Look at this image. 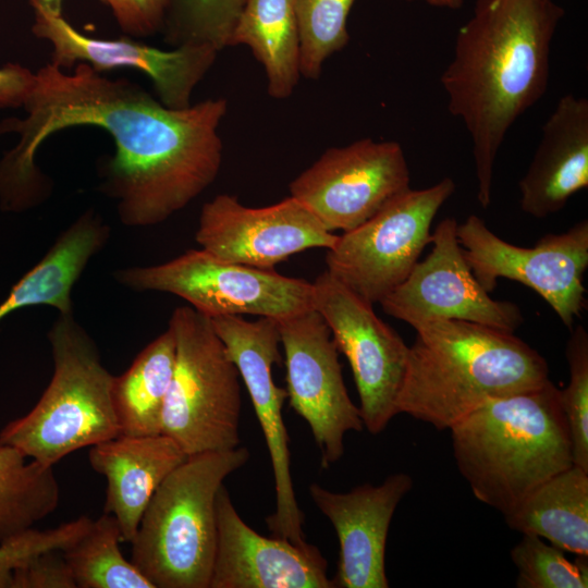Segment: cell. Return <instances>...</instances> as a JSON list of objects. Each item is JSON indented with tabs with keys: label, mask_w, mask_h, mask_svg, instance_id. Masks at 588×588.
<instances>
[{
	"label": "cell",
	"mask_w": 588,
	"mask_h": 588,
	"mask_svg": "<svg viewBox=\"0 0 588 588\" xmlns=\"http://www.w3.org/2000/svg\"><path fill=\"white\" fill-rule=\"evenodd\" d=\"M23 109L24 119L0 124V135L19 137L0 160V203L8 210L26 209L48 194L35 157L48 137L70 127L111 136L114 155L105 164L102 191L126 226L166 221L212 184L221 167L224 98L172 109L130 79L109 78L84 63L66 73L48 62L35 72Z\"/></svg>",
	"instance_id": "1"
},
{
	"label": "cell",
	"mask_w": 588,
	"mask_h": 588,
	"mask_svg": "<svg viewBox=\"0 0 588 588\" xmlns=\"http://www.w3.org/2000/svg\"><path fill=\"white\" fill-rule=\"evenodd\" d=\"M564 9L553 0H476L441 75L448 109L473 144L477 200L491 204L497 156L513 124L544 95L553 36Z\"/></svg>",
	"instance_id": "2"
},
{
	"label": "cell",
	"mask_w": 588,
	"mask_h": 588,
	"mask_svg": "<svg viewBox=\"0 0 588 588\" xmlns=\"http://www.w3.org/2000/svg\"><path fill=\"white\" fill-rule=\"evenodd\" d=\"M399 414L446 430L483 403L544 384L547 360L514 333L463 320L414 328Z\"/></svg>",
	"instance_id": "3"
},
{
	"label": "cell",
	"mask_w": 588,
	"mask_h": 588,
	"mask_svg": "<svg viewBox=\"0 0 588 588\" xmlns=\"http://www.w3.org/2000/svg\"><path fill=\"white\" fill-rule=\"evenodd\" d=\"M449 430L456 466L473 494L503 515L573 465L561 390L550 379L483 403Z\"/></svg>",
	"instance_id": "4"
},
{
	"label": "cell",
	"mask_w": 588,
	"mask_h": 588,
	"mask_svg": "<svg viewBox=\"0 0 588 588\" xmlns=\"http://www.w3.org/2000/svg\"><path fill=\"white\" fill-rule=\"evenodd\" d=\"M249 456L244 446L189 455L158 487L131 541V562L154 588H209L217 494Z\"/></svg>",
	"instance_id": "5"
},
{
	"label": "cell",
	"mask_w": 588,
	"mask_h": 588,
	"mask_svg": "<svg viewBox=\"0 0 588 588\" xmlns=\"http://www.w3.org/2000/svg\"><path fill=\"white\" fill-rule=\"evenodd\" d=\"M51 381L26 415L0 431L9 445L45 466L120 434L112 403L113 376L73 314H59L48 333Z\"/></svg>",
	"instance_id": "6"
},
{
	"label": "cell",
	"mask_w": 588,
	"mask_h": 588,
	"mask_svg": "<svg viewBox=\"0 0 588 588\" xmlns=\"http://www.w3.org/2000/svg\"><path fill=\"white\" fill-rule=\"evenodd\" d=\"M175 365L162 414V433L189 456L240 444V373L209 317L174 309Z\"/></svg>",
	"instance_id": "7"
},
{
	"label": "cell",
	"mask_w": 588,
	"mask_h": 588,
	"mask_svg": "<svg viewBox=\"0 0 588 588\" xmlns=\"http://www.w3.org/2000/svg\"><path fill=\"white\" fill-rule=\"evenodd\" d=\"M114 278L134 291L176 295L209 318L255 315L280 320L313 308V285L306 280L222 261L201 248L164 264L119 269Z\"/></svg>",
	"instance_id": "8"
},
{
	"label": "cell",
	"mask_w": 588,
	"mask_h": 588,
	"mask_svg": "<svg viewBox=\"0 0 588 588\" xmlns=\"http://www.w3.org/2000/svg\"><path fill=\"white\" fill-rule=\"evenodd\" d=\"M455 192L451 177L403 192L373 217L343 232L327 249V271L370 304H379L411 273L442 205Z\"/></svg>",
	"instance_id": "9"
},
{
	"label": "cell",
	"mask_w": 588,
	"mask_h": 588,
	"mask_svg": "<svg viewBox=\"0 0 588 588\" xmlns=\"http://www.w3.org/2000/svg\"><path fill=\"white\" fill-rule=\"evenodd\" d=\"M466 262L489 293L500 278L536 291L569 330L586 306L584 274L588 267V221L562 233L543 235L534 247L513 245L494 234L476 215L457 223Z\"/></svg>",
	"instance_id": "10"
},
{
	"label": "cell",
	"mask_w": 588,
	"mask_h": 588,
	"mask_svg": "<svg viewBox=\"0 0 588 588\" xmlns=\"http://www.w3.org/2000/svg\"><path fill=\"white\" fill-rule=\"evenodd\" d=\"M313 285V308L328 324L339 352L348 360L359 397L364 428L379 434L396 416L408 348L400 334L327 270Z\"/></svg>",
	"instance_id": "11"
},
{
	"label": "cell",
	"mask_w": 588,
	"mask_h": 588,
	"mask_svg": "<svg viewBox=\"0 0 588 588\" xmlns=\"http://www.w3.org/2000/svg\"><path fill=\"white\" fill-rule=\"evenodd\" d=\"M402 146L363 138L327 149L290 183L302 203L330 232H348L411 188Z\"/></svg>",
	"instance_id": "12"
},
{
	"label": "cell",
	"mask_w": 588,
	"mask_h": 588,
	"mask_svg": "<svg viewBox=\"0 0 588 588\" xmlns=\"http://www.w3.org/2000/svg\"><path fill=\"white\" fill-rule=\"evenodd\" d=\"M210 320L247 389L268 449L275 510L266 518L267 526L272 536L306 544L304 513L294 491L289 434L282 415L287 394L272 378V366L281 362L279 322L270 317L248 321L237 315Z\"/></svg>",
	"instance_id": "13"
},
{
	"label": "cell",
	"mask_w": 588,
	"mask_h": 588,
	"mask_svg": "<svg viewBox=\"0 0 588 588\" xmlns=\"http://www.w3.org/2000/svg\"><path fill=\"white\" fill-rule=\"evenodd\" d=\"M278 322L289 404L308 424L327 469L344 454L345 434L364 429L359 408L347 393L339 350L322 316L309 308Z\"/></svg>",
	"instance_id": "14"
},
{
	"label": "cell",
	"mask_w": 588,
	"mask_h": 588,
	"mask_svg": "<svg viewBox=\"0 0 588 588\" xmlns=\"http://www.w3.org/2000/svg\"><path fill=\"white\" fill-rule=\"evenodd\" d=\"M34 21L32 33L51 46L50 63L64 70L78 63L97 72L132 69L145 74L154 85L157 98L166 107L191 106L196 86L213 65L218 52L208 46H179L161 49L122 38L87 36L65 20L61 10L40 0H28Z\"/></svg>",
	"instance_id": "15"
},
{
	"label": "cell",
	"mask_w": 588,
	"mask_h": 588,
	"mask_svg": "<svg viewBox=\"0 0 588 588\" xmlns=\"http://www.w3.org/2000/svg\"><path fill=\"white\" fill-rule=\"evenodd\" d=\"M454 218L441 220L432 249L408 277L379 304L382 310L413 328L437 320H463L514 333L523 323L519 307L493 299L466 262Z\"/></svg>",
	"instance_id": "16"
},
{
	"label": "cell",
	"mask_w": 588,
	"mask_h": 588,
	"mask_svg": "<svg viewBox=\"0 0 588 588\" xmlns=\"http://www.w3.org/2000/svg\"><path fill=\"white\" fill-rule=\"evenodd\" d=\"M338 236L292 196L253 208L220 194L204 204L195 240L222 261L273 269L306 249L332 248Z\"/></svg>",
	"instance_id": "17"
},
{
	"label": "cell",
	"mask_w": 588,
	"mask_h": 588,
	"mask_svg": "<svg viewBox=\"0 0 588 588\" xmlns=\"http://www.w3.org/2000/svg\"><path fill=\"white\" fill-rule=\"evenodd\" d=\"M216 514L209 588H333L319 548L258 534L240 516L224 485L217 494Z\"/></svg>",
	"instance_id": "18"
},
{
	"label": "cell",
	"mask_w": 588,
	"mask_h": 588,
	"mask_svg": "<svg viewBox=\"0 0 588 588\" xmlns=\"http://www.w3.org/2000/svg\"><path fill=\"white\" fill-rule=\"evenodd\" d=\"M412 488L413 479L406 473L344 493L309 485L313 502L330 520L339 540L333 588L389 587L384 562L389 528L399 503Z\"/></svg>",
	"instance_id": "19"
},
{
	"label": "cell",
	"mask_w": 588,
	"mask_h": 588,
	"mask_svg": "<svg viewBox=\"0 0 588 588\" xmlns=\"http://www.w3.org/2000/svg\"><path fill=\"white\" fill-rule=\"evenodd\" d=\"M587 186L588 100L566 94L542 125L537 149L518 183L519 206L534 218H547Z\"/></svg>",
	"instance_id": "20"
},
{
	"label": "cell",
	"mask_w": 588,
	"mask_h": 588,
	"mask_svg": "<svg viewBox=\"0 0 588 588\" xmlns=\"http://www.w3.org/2000/svg\"><path fill=\"white\" fill-rule=\"evenodd\" d=\"M187 455L170 437L117 436L91 445L88 460L105 476V513L115 517L122 541L131 542L154 493Z\"/></svg>",
	"instance_id": "21"
},
{
	"label": "cell",
	"mask_w": 588,
	"mask_h": 588,
	"mask_svg": "<svg viewBox=\"0 0 588 588\" xmlns=\"http://www.w3.org/2000/svg\"><path fill=\"white\" fill-rule=\"evenodd\" d=\"M108 237L109 228L98 215L88 210L79 216L13 285L0 304V322L19 309L39 305L73 314L72 289Z\"/></svg>",
	"instance_id": "22"
},
{
	"label": "cell",
	"mask_w": 588,
	"mask_h": 588,
	"mask_svg": "<svg viewBox=\"0 0 588 588\" xmlns=\"http://www.w3.org/2000/svg\"><path fill=\"white\" fill-rule=\"evenodd\" d=\"M506 525L575 555H588V471L572 465L505 513Z\"/></svg>",
	"instance_id": "23"
},
{
	"label": "cell",
	"mask_w": 588,
	"mask_h": 588,
	"mask_svg": "<svg viewBox=\"0 0 588 588\" xmlns=\"http://www.w3.org/2000/svg\"><path fill=\"white\" fill-rule=\"evenodd\" d=\"M248 47L262 65L268 95L290 97L301 76L299 33L294 0H245L230 47Z\"/></svg>",
	"instance_id": "24"
},
{
	"label": "cell",
	"mask_w": 588,
	"mask_h": 588,
	"mask_svg": "<svg viewBox=\"0 0 588 588\" xmlns=\"http://www.w3.org/2000/svg\"><path fill=\"white\" fill-rule=\"evenodd\" d=\"M175 338L168 329L150 342L112 382L120 434L162 433V414L175 365ZM119 434V436H120Z\"/></svg>",
	"instance_id": "25"
},
{
	"label": "cell",
	"mask_w": 588,
	"mask_h": 588,
	"mask_svg": "<svg viewBox=\"0 0 588 588\" xmlns=\"http://www.w3.org/2000/svg\"><path fill=\"white\" fill-rule=\"evenodd\" d=\"M27 460L15 448L0 445V543L32 529L59 504L52 466Z\"/></svg>",
	"instance_id": "26"
},
{
	"label": "cell",
	"mask_w": 588,
	"mask_h": 588,
	"mask_svg": "<svg viewBox=\"0 0 588 588\" xmlns=\"http://www.w3.org/2000/svg\"><path fill=\"white\" fill-rule=\"evenodd\" d=\"M121 531L113 515L103 513L63 556L78 588H154L119 548Z\"/></svg>",
	"instance_id": "27"
},
{
	"label": "cell",
	"mask_w": 588,
	"mask_h": 588,
	"mask_svg": "<svg viewBox=\"0 0 588 588\" xmlns=\"http://www.w3.org/2000/svg\"><path fill=\"white\" fill-rule=\"evenodd\" d=\"M245 0H168L162 30L172 46L230 47Z\"/></svg>",
	"instance_id": "28"
},
{
	"label": "cell",
	"mask_w": 588,
	"mask_h": 588,
	"mask_svg": "<svg viewBox=\"0 0 588 588\" xmlns=\"http://www.w3.org/2000/svg\"><path fill=\"white\" fill-rule=\"evenodd\" d=\"M355 0H294L301 75L320 76L324 61L350 41L347 17Z\"/></svg>",
	"instance_id": "29"
},
{
	"label": "cell",
	"mask_w": 588,
	"mask_h": 588,
	"mask_svg": "<svg viewBox=\"0 0 588 588\" xmlns=\"http://www.w3.org/2000/svg\"><path fill=\"white\" fill-rule=\"evenodd\" d=\"M510 554L517 588L588 587V555L569 561L564 550L535 535H523Z\"/></svg>",
	"instance_id": "30"
},
{
	"label": "cell",
	"mask_w": 588,
	"mask_h": 588,
	"mask_svg": "<svg viewBox=\"0 0 588 588\" xmlns=\"http://www.w3.org/2000/svg\"><path fill=\"white\" fill-rule=\"evenodd\" d=\"M565 356L569 382L561 390V404L568 426L573 464L588 471V333L583 326L571 329Z\"/></svg>",
	"instance_id": "31"
},
{
	"label": "cell",
	"mask_w": 588,
	"mask_h": 588,
	"mask_svg": "<svg viewBox=\"0 0 588 588\" xmlns=\"http://www.w3.org/2000/svg\"><path fill=\"white\" fill-rule=\"evenodd\" d=\"M91 519L81 516L57 528H34L0 543V588H11L13 572L37 554L49 550H66L88 528Z\"/></svg>",
	"instance_id": "32"
},
{
	"label": "cell",
	"mask_w": 588,
	"mask_h": 588,
	"mask_svg": "<svg viewBox=\"0 0 588 588\" xmlns=\"http://www.w3.org/2000/svg\"><path fill=\"white\" fill-rule=\"evenodd\" d=\"M11 588H76L61 550L41 552L13 572Z\"/></svg>",
	"instance_id": "33"
},
{
	"label": "cell",
	"mask_w": 588,
	"mask_h": 588,
	"mask_svg": "<svg viewBox=\"0 0 588 588\" xmlns=\"http://www.w3.org/2000/svg\"><path fill=\"white\" fill-rule=\"evenodd\" d=\"M110 8L121 30L143 38L162 30L168 0H102Z\"/></svg>",
	"instance_id": "34"
},
{
	"label": "cell",
	"mask_w": 588,
	"mask_h": 588,
	"mask_svg": "<svg viewBox=\"0 0 588 588\" xmlns=\"http://www.w3.org/2000/svg\"><path fill=\"white\" fill-rule=\"evenodd\" d=\"M35 84V72L19 63L0 66V110L23 108Z\"/></svg>",
	"instance_id": "35"
},
{
	"label": "cell",
	"mask_w": 588,
	"mask_h": 588,
	"mask_svg": "<svg viewBox=\"0 0 588 588\" xmlns=\"http://www.w3.org/2000/svg\"><path fill=\"white\" fill-rule=\"evenodd\" d=\"M429 5L446 9H460L464 4V0H420Z\"/></svg>",
	"instance_id": "36"
},
{
	"label": "cell",
	"mask_w": 588,
	"mask_h": 588,
	"mask_svg": "<svg viewBox=\"0 0 588 588\" xmlns=\"http://www.w3.org/2000/svg\"><path fill=\"white\" fill-rule=\"evenodd\" d=\"M42 1L44 3H47L56 9H59L61 10V2L62 0H40ZM102 2V0H100Z\"/></svg>",
	"instance_id": "37"
}]
</instances>
